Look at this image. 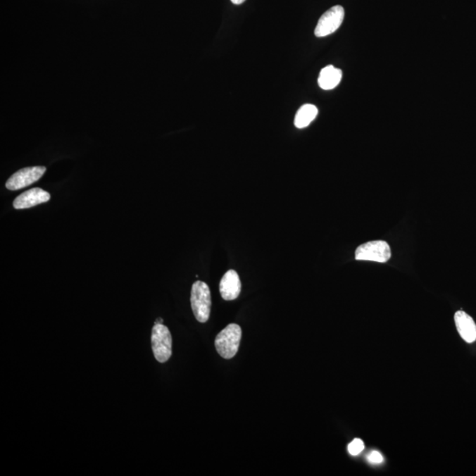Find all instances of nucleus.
Returning <instances> with one entry per match:
<instances>
[{
  "mask_svg": "<svg viewBox=\"0 0 476 476\" xmlns=\"http://www.w3.org/2000/svg\"><path fill=\"white\" fill-rule=\"evenodd\" d=\"M242 330L237 324L227 325L215 338V348L224 359L233 358L239 349Z\"/></svg>",
  "mask_w": 476,
  "mask_h": 476,
  "instance_id": "nucleus-1",
  "label": "nucleus"
},
{
  "mask_svg": "<svg viewBox=\"0 0 476 476\" xmlns=\"http://www.w3.org/2000/svg\"><path fill=\"white\" fill-rule=\"evenodd\" d=\"M191 304L196 320L201 323H206L209 320L211 311V293L206 282L198 281L194 283L191 293Z\"/></svg>",
  "mask_w": 476,
  "mask_h": 476,
  "instance_id": "nucleus-2",
  "label": "nucleus"
},
{
  "mask_svg": "<svg viewBox=\"0 0 476 476\" xmlns=\"http://www.w3.org/2000/svg\"><path fill=\"white\" fill-rule=\"evenodd\" d=\"M154 356L159 363L169 361L173 355V337L169 328L163 324H155L151 336Z\"/></svg>",
  "mask_w": 476,
  "mask_h": 476,
  "instance_id": "nucleus-3",
  "label": "nucleus"
},
{
  "mask_svg": "<svg viewBox=\"0 0 476 476\" xmlns=\"http://www.w3.org/2000/svg\"><path fill=\"white\" fill-rule=\"evenodd\" d=\"M355 256L356 261L386 263L391 258V248L384 241H372L357 247Z\"/></svg>",
  "mask_w": 476,
  "mask_h": 476,
  "instance_id": "nucleus-4",
  "label": "nucleus"
},
{
  "mask_svg": "<svg viewBox=\"0 0 476 476\" xmlns=\"http://www.w3.org/2000/svg\"><path fill=\"white\" fill-rule=\"evenodd\" d=\"M345 11L342 6H335L327 10L320 20L315 29L314 34L317 37H325L334 33L341 27L344 20Z\"/></svg>",
  "mask_w": 476,
  "mask_h": 476,
  "instance_id": "nucleus-5",
  "label": "nucleus"
},
{
  "mask_svg": "<svg viewBox=\"0 0 476 476\" xmlns=\"http://www.w3.org/2000/svg\"><path fill=\"white\" fill-rule=\"evenodd\" d=\"M46 171L44 166L24 168L17 171L6 183V189L10 191H18L39 180Z\"/></svg>",
  "mask_w": 476,
  "mask_h": 476,
  "instance_id": "nucleus-6",
  "label": "nucleus"
},
{
  "mask_svg": "<svg viewBox=\"0 0 476 476\" xmlns=\"http://www.w3.org/2000/svg\"><path fill=\"white\" fill-rule=\"evenodd\" d=\"M51 199L48 192L41 188H33L23 192L13 201V208L15 209H27L37 205L43 204Z\"/></svg>",
  "mask_w": 476,
  "mask_h": 476,
  "instance_id": "nucleus-7",
  "label": "nucleus"
},
{
  "mask_svg": "<svg viewBox=\"0 0 476 476\" xmlns=\"http://www.w3.org/2000/svg\"><path fill=\"white\" fill-rule=\"evenodd\" d=\"M241 282L239 275L234 270H229L223 275L220 282V293L224 300L232 301L239 296Z\"/></svg>",
  "mask_w": 476,
  "mask_h": 476,
  "instance_id": "nucleus-8",
  "label": "nucleus"
},
{
  "mask_svg": "<svg viewBox=\"0 0 476 476\" xmlns=\"http://www.w3.org/2000/svg\"><path fill=\"white\" fill-rule=\"evenodd\" d=\"M454 320L458 334L465 342L472 343L476 341V325L468 314L462 311H457Z\"/></svg>",
  "mask_w": 476,
  "mask_h": 476,
  "instance_id": "nucleus-9",
  "label": "nucleus"
},
{
  "mask_svg": "<svg viewBox=\"0 0 476 476\" xmlns=\"http://www.w3.org/2000/svg\"><path fill=\"white\" fill-rule=\"evenodd\" d=\"M342 78V70L335 68L334 65H327L321 70L318 80V86L324 90L334 89L341 82Z\"/></svg>",
  "mask_w": 476,
  "mask_h": 476,
  "instance_id": "nucleus-10",
  "label": "nucleus"
},
{
  "mask_svg": "<svg viewBox=\"0 0 476 476\" xmlns=\"http://www.w3.org/2000/svg\"><path fill=\"white\" fill-rule=\"evenodd\" d=\"M318 113V108L313 104H304L297 111L295 118L296 128L303 129L309 127L311 122L316 118Z\"/></svg>",
  "mask_w": 476,
  "mask_h": 476,
  "instance_id": "nucleus-11",
  "label": "nucleus"
},
{
  "mask_svg": "<svg viewBox=\"0 0 476 476\" xmlns=\"http://www.w3.org/2000/svg\"><path fill=\"white\" fill-rule=\"evenodd\" d=\"M363 449H365V444H363V440L359 439H353L348 447L349 453L353 456L361 453Z\"/></svg>",
  "mask_w": 476,
  "mask_h": 476,
  "instance_id": "nucleus-12",
  "label": "nucleus"
},
{
  "mask_svg": "<svg viewBox=\"0 0 476 476\" xmlns=\"http://www.w3.org/2000/svg\"><path fill=\"white\" fill-rule=\"evenodd\" d=\"M368 461L372 464H380L383 462V456L379 451H373L368 455Z\"/></svg>",
  "mask_w": 476,
  "mask_h": 476,
  "instance_id": "nucleus-13",
  "label": "nucleus"
},
{
  "mask_svg": "<svg viewBox=\"0 0 476 476\" xmlns=\"http://www.w3.org/2000/svg\"><path fill=\"white\" fill-rule=\"evenodd\" d=\"M230 1L232 2L234 5H241L243 4L246 0H230Z\"/></svg>",
  "mask_w": 476,
  "mask_h": 476,
  "instance_id": "nucleus-14",
  "label": "nucleus"
},
{
  "mask_svg": "<svg viewBox=\"0 0 476 476\" xmlns=\"http://www.w3.org/2000/svg\"><path fill=\"white\" fill-rule=\"evenodd\" d=\"M156 324H163L162 318H158V320L156 321Z\"/></svg>",
  "mask_w": 476,
  "mask_h": 476,
  "instance_id": "nucleus-15",
  "label": "nucleus"
}]
</instances>
